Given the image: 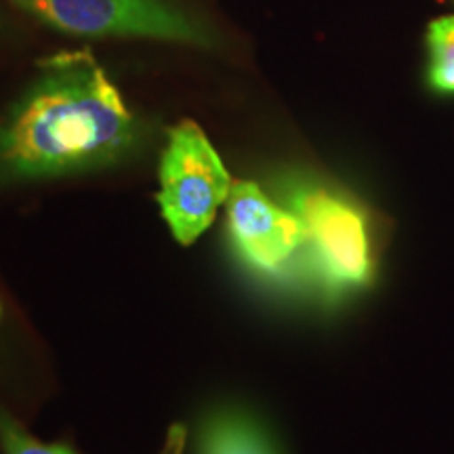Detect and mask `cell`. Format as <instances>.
Listing matches in <instances>:
<instances>
[{"label": "cell", "mask_w": 454, "mask_h": 454, "mask_svg": "<svg viewBox=\"0 0 454 454\" xmlns=\"http://www.w3.org/2000/svg\"><path fill=\"white\" fill-rule=\"evenodd\" d=\"M137 122L87 51L43 61L41 74L0 122V170L9 177H55L122 158Z\"/></svg>", "instance_id": "6da1fadb"}, {"label": "cell", "mask_w": 454, "mask_h": 454, "mask_svg": "<svg viewBox=\"0 0 454 454\" xmlns=\"http://www.w3.org/2000/svg\"><path fill=\"white\" fill-rule=\"evenodd\" d=\"M231 179L204 130L181 122L168 133L160 162V211L179 242L190 244L227 202Z\"/></svg>", "instance_id": "3957f363"}, {"label": "cell", "mask_w": 454, "mask_h": 454, "mask_svg": "<svg viewBox=\"0 0 454 454\" xmlns=\"http://www.w3.org/2000/svg\"><path fill=\"white\" fill-rule=\"evenodd\" d=\"M291 208L303 221L322 276L337 288L364 286L372 276L366 217L354 202L322 185L293 187Z\"/></svg>", "instance_id": "277c9868"}, {"label": "cell", "mask_w": 454, "mask_h": 454, "mask_svg": "<svg viewBox=\"0 0 454 454\" xmlns=\"http://www.w3.org/2000/svg\"><path fill=\"white\" fill-rule=\"evenodd\" d=\"M55 30L90 38L145 41L213 47L207 26L170 0H11Z\"/></svg>", "instance_id": "7a4b0ae2"}, {"label": "cell", "mask_w": 454, "mask_h": 454, "mask_svg": "<svg viewBox=\"0 0 454 454\" xmlns=\"http://www.w3.org/2000/svg\"><path fill=\"white\" fill-rule=\"evenodd\" d=\"M0 446L4 454H74L66 446L43 444V442L34 440L3 411H0Z\"/></svg>", "instance_id": "ba28073f"}, {"label": "cell", "mask_w": 454, "mask_h": 454, "mask_svg": "<svg viewBox=\"0 0 454 454\" xmlns=\"http://www.w3.org/2000/svg\"><path fill=\"white\" fill-rule=\"evenodd\" d=\"M227 219L238 251L259 270H278L308 242L299 215L278 207L251 181L231 187Z\"/></svg>", "instance_id": "5b68a950"}, {"label": "cell", "mask_w": 454, "mask_h": 454, "mask_svg": "<svg viewBox=\"0 0 454 454\" xmlns=\"http://www.w3.org/2000/svg\"><path fill=\"white\" fill-rule=\"evenodd\" d=\"M427 47L431 87L440 93L454 95V17L431 24Z\"/></svg>", "instance_id": "52a82bcc"}, {"label": "cell", "mask_w": 454, "mask_h": 454, "mask_svg": "<svg viewBox=\"0 0 454 454\" xmlns=\"http://www.w3.org/2000/svg\"><path fill=\"white\" fill-rule=\"evenodd\" d=\"M181 448H184V429L179 427L170 434L168 444L164 448L162 454H181Z\"/></svg>", "instance_id": "9c48e42d"}, {"label": "cell", "mask_w": 454, "mask_h": 454, "mask_svg": "<svg viewBox=\"0 0 454 454\" xmlns=\"http://www.w3.org/2000/svg\"><path fill=\"white\" fill-rule=\"evenodd\" d=\"M200 454H278L263 427L240 414H219L200 435Z\"/></svg>", "instance_id": "8992f818"}]
</instances>
